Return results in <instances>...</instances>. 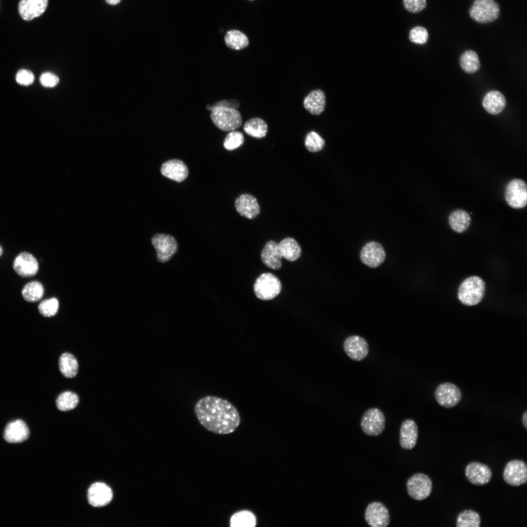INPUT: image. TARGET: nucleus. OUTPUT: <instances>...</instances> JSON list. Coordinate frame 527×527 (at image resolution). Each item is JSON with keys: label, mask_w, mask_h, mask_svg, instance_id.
Returning <instances> with one entry per match:
<instances>
[{"label": "nucleus", "mask_w": 527, "mask_h": 527, "mask_svg": "<svg viewBox=\"0 0 527 527\" xmlns=\"http://www.w3.org/2000/svg\"><path fill=\"white\" fill-rule=\"evenodd\" d=\"M482 104L485 110L492 115L500 113L506 105V100L504 95L496 90L488 92L484 97Z\"/></svg>", "instance_id": "393cba45"}, {"label": "nucleus", "mask_w": 527, "mask_h": 527, "mask_svg": "<svg viewBox=\"0 0 527 527\" xmlns=\"http://www.w3.org/2000/svg\"><path fill=\"white\" fill-rule=\"evenodd\" d=\"M256 525L254 514L248 510H242L234 513L230 520L231 527H254Z\"/></svg>", "instance_id": "2f4dec72"}, {"label": "nucleus", "mask_w": 527, "mask_h": 527, "mask_svg": "<svg viewBox=\"0 0 527 527\" xmlns=\"http://www.w3.org/2000/svg\"><path fill=\"white\" fill-rule=\"evenodd\" d=\"M243 128L247 135L256 139L264 138L268 131L266 122L259 117L252 118L246 121Z\"/></svg>", "instance_id": "cd10ccee"}, {"label": "nucleus", "mask_w": 527, "mask_h": 527, "mask_svg": "<svg viewBox=\"0 0 527 527\" xmlns=\"http://www.w3.org/2000/svg\"><path fill=\"white\" fill-rule=\"evenodd\" d=\"M434 395L437 403L446 408L454 407L462 399V393L459 388L449 382L439 385L435 391Z\"/></svg>", "instance_id": "9b49d317"}, {"label": "nucleus", "mask_w": 527, "mask_h": 527, "mask_svg": "<svg viewBox=\"0 0 527 527\" xmlns=\"http://www.w3.org/2000/svg\"><path fill=\"white\" fill-rule=\"evenodd\" d=\"M360 258L364 264L370 268H375L384 263L386 258V253L381 243L371 241L363 247L360 253Z\"/></svg>", "instance_id": "ddd939ff"}, {"label": "nucleus", "mask_w": 527, "mask_h": 527, "mask_svg": "<svg viewBox=\"0 0 527 527\" xmlns=\"http://www.w3.org/2000/svg\"><path fill=\"white\" fill-rule=\"evenodd\" d=\"M244 142V137L242 133L238 131H232L226 136L223 146L228 150H232L240 146Z\"/></svg>", "instance_id": "4c0bfd02"}, {"label": "nucleus", "mask_w": 527, "mask_h": 527, "mask_svg": "<svg viewBox=\"0 0 527 527\" xmlns=\"http://www.w3.org/2000/svg\"><path fill=\"white\" fill-rule=\"evenodd\" d=\"M367 524L371 527H386L390 521L387 508L380 502H373L366 507L364 514Z\"/></svg>", "instance_id": "9d476101"}, {"label": "nucleus", "mask_w": 527, "mask_h": 527, "mask_svg": "<svg viewBox=\"0 0 527 527\" xmlns=\"http://www.w3.org/2000/svg\"><path fill=\"white\" fill-rule=\"evenodd\" d=\"M161 171L164 177L178 182L184 180L188 174L186 165L183 162L177 159L170 160L164 162Z\"/></svg>", "instance_id": "4be33fe9"}, {"label": "nucleus", "mask_w": 527, "mask_h": 527, "mask_svg": "<svg viewBox=\"0 0 527 527\" xmlns=\"http://www.w3.org/2000/svg\"><path fill=\"white\" fill-rule=\"evenodd\" d=\"M87 498L89 504L95 507H102L111 501L113 493L106 484L97 482L92 484L88 490Z\"/></svg>", "instance_id": "dca6fc26"}, {"label": "nucleus", "mask_w": 527, "mask_h": 527, "mask_svg": "<svg viewBox=\"0 0 527 527\" xmlns=\"http://www.w3.org/2000/svg\"><path fill=\"white\" fill-rule=\"evenodd\" d=\"M29 430L23 421L18 419L9 423L4 431V438L10 443L22 442L29 437Z\"/></svg>", "instance_id": "412c9836"}, {"label": "nucleus", "mask_w": 527, "mask_h": 527, "mask_svg": "<svg viewBox=\"0 0 527 527\" xmlns=\"http://www.w3.org/2000/svg\"><path fill=\"white\" fill-rule=\"evenodd\" d=\"M253 288L255 294L258 299L267 301L274 299L280 293L282 284L274 274L264 273L257 278Z\"/></svg>", "instance_id": "7ed1b4c3"}, {"label": "nucleus", "mask_w": 527, "mask_h": 527, "mask_svg": "<svg viewBox=\"0 0 527 527\" xmlns=\"http://www.w3.org/2000/svg\"><path fill=\"white\" fill-rule=\"evenodd\" d=\"M385 419L383 412L377 408H371L364 413L361 420V427L367 435L377 436L385 428Z\"/></svg>", "instance_id": "6e6552de"}, {"label": "nucleus", "mask_w": 527, "mask_h": 527, "mask_svg": "<svg viewBox=\"0 0 527 527\" xmlns=\"http://www.w3.org/2000/svg\"><path fill=\"white\" fill-rule=\"evenodd\" d=\"M460 64L463 70L469 74L476 72L481 67L477 54L471 50H467L462 54L460 58Z\"/></svg>", "instance_id": "7c9ffc66"}, {"label": "nucleus", "mask_w": 527, "mask_h": 527, "mask_svg": "<svg viewBox=\"0 0 527 527\" xmlns=\"http://www.w3.org/2000/svg\"><path fill=\"white\" fill-rule=\"evenodd\" d=\"M16 80L20 84L27 86L31 85L34 82V76L31 71L23 69L17 72Z\"/></svg>", "instance_id": "a19ab883"}, {"label": "nucleus", "mask_w": 527, "mask_h": 527, "mask_svg": "<svg viewBox=\"0 0 527 527\" xmlns=\"http://www.w3.org/2000/svg\"><path fill=\"white\" fill-rule=\"evenodd\" d=\"M503 479L509 485L518 486L527 482V466L521 460H513L506 465L503 471Z\"/></svg>", "instance_id": "f8f14e48"}, {"label": "nucleus", "mask_w": 527, "mask_h": 527, "mask_svg": "<svg viewBox=\"0 0 527 527\" xmlns=\"http://www.w3.org/2000/svg\"></svg>", "instance_id": "de8ad7c7"}, {"label": "nucleus", "mask_w": 527, "mask_h": 527, "mask_svg": "<svg viewBox=\"0 0 527 527\" xmlns=\"http://www.w3.org/2000/svg\"><path fill=\"white\" fill-rule=\"evenodd\" d=\"M500 6L494 0H474L468 13L470 17L477 22L487 23L498 19Z\"/></svg>", "instance_id": "20e7f679"}, {"label": "nucleus", "mask_w": 527, "mask_h": 527, "mask_svg": "<svg viewBox=\"0 0 527 527\" xmlns=\"http://www.w3.org/2000/svg\"><path fill=\"white\" fill-rule=\"evenodd\" d=\"M210 118L213 123L224 131L234 130L242 124L241 115L235 109L222 107L215 108L211 110Z\"/></svg>", "instance_id": "39448f33"}, {"label": "nucleus", "mask_w": 527, "mask_h": 527, "mask_svg": "<svg viewBox=\"0 0 527 527\" xmlns=\"http://www.w3.org/2000/svg\"><path fill=\"white\" fill-rule=\"evenodd\" d=\"M44 294L42 285L39 282L33 281L27 284L22 290L24 299L30 303L37 302L41 299Z\"/></svg>", "instance_id": "f704fd0d"}, {"label": "nucleus", "mask_w": 527, "mask_h": 527, "mask_svg": "<svg viewBox=\"0 0 527 527\" xmlns=\"http://www.w3.org/2000/svg\"><path fill=\"white\" fill-rule=\"evenodd\" d=\"M326 97L324 92L321 89L311 91L305 97L303 104L305 109L314 115L321 114L324 110Z\"/></svg>", "instance_id": "b1692460"}, {"label": "nucleus", "mask_w": 527, "mask_h": 527, "mask_svg": "<svg viewBox=\"0 0 527 527\" xmlns=\"http://www.w3.org/2000/svg\"><path fill=\"white\" fill-rule=\"evenodd\" d=\"M485 290V284L480 277H470L465 279L460 284L458 297L464 305H475L483 299Z\"/></svg>", "instance_id": "f03ea898"}, {"label": "nucleus", "mask_w": 527, "mask_h": 527, "mask_svg": "<svg viewBox=\"0 0 527 527\" xmlns=\"http://www.w3.org/2000/svg\"><path fill=\"white\" fill-rule=\"evenodd\" d=\"M151 243L157 252V259L161 263L170 260L177 251L178 245L172 236L158 233L153 236Z\"/></svg>", "instance_id": "1a4fd4ad"}, {"label": "nucleus", "mask_w": 527, "mask_h": 527, "mask_svg": "<svg viewBox=\"0 0 527 527\" xmlns=\"http://www.w3.org/2000/svg\"><path fill=\"white\" fill-rule=\"evenodd\" d=\"M410 41L415 43L423 44L426 42L428 39L427 30L423 26H416L409 32Z\"/></svg>", "instance_id": "58836bf2"}, {"label": "nucleus", "mask_w": 527, "mask_h": 527, "mask_svg": "<svg viewBox=\"0 0 527 527\" xmlns=\"http://www.w3.org/2000/svg\"><path fill=\"white\" fill-rule=\"evenodd\" d=\"M41 85L46 87H53L59 82V78L51 72L42 73L40 78Z\"/></svg>", "instance_id": "79ce46f5"}, {"label": "nucleus", "mask_w": 527, "mask_h": 527, "mask_svg": "<svg viewBox=\"0 0 527 527\" xmlns=\"http://www.w3.org/2000/svg\"><path fill=\"white\" fill-rule=\"evenodd\" d=\"M106 2L112 5H115L119 4L122 0H105Z\"/></svg>", "instance_id": "a18cd8bd"}, {"label": "nucleus", "mask_w": 527, "mask_h": 527, "mask_svg": "<svg viewBox=\"0 0 527 527\" xmlns=\"http://www.w3.org/2000/svg\"><path fill=\"white\" fill-rule=\"evenodd\" d=\"M406 490L408 495L417 501L426 499L432 490V482L426 474L417 473L412 475L407 481Z\"/></svg>", "instance_id": "0eeeda50"}, {"label": "nucleus", "mask_w": 527, "mask_h": 527, "mask_svg": "<svg viewBox=\"0 0 527 527\" xmlns=\"http://www.w3.org/2000/svg\"><path fill=\"white\" fill-rule=\"evenodd\" d=\"M59 368L61 374L66 378H74L78 373V361L71 353H63L59 359Z\"/></svg>", "instance_id": "c85d7f7f"}, {"label": "nucleus", "mask_w": 527, "mask_h": 527, "mask_svg": "<svg viewBox=\"0 0 527 527\" xmlns=\"http://www.w3.org/2000/svg\"><path fill=\"white\" fill-rule=\"evenodd\" d=\"M194 410L200 423L215 434L231 433L237 429L241 422L236 407L228 401L216 396L201 398L196 404Z\"/></svg>", "instance_id": "f257e3e1"}, {"label": "nucleus", "mask_w": 527, "mask_h": 527, "mask_svg": "<svg viewBox=\"0 0 527 527\" xmlns=\"http://www.w3.org/2000/svg\"><path fill=\"white\" fill-rule=\"evenodd\" d=\"M505 200L510 207L519 209L527 204V186L520 179H514L507 184L505 191Z\"/></svg>", "instance_id": "423d86ee"}, {"label": "nucleus", "mask_w": 527, "mask_h": 527, "mask_svg": "<svg viewBox=\"0 0 527 527\" xmlns=\"http://www.w3.org/2000/svg\"><path fill=\"white\" fill-rule=\"evenodd\" d=\"M48 3V0H20L18 8L19 14L24 20H31L44 12Z\"/></svg>", "instance_id": "a211bd4d"}, {"label": "nucleus", "mask_w": 527, "mask_h": 527, "mask_svg": "<svg viewBox=\"0 0 527 527\" xmlns=\"http://www.w3.org/2000/svg\"><path fill=\"white\" fill-rule=\"evenodd\" d=\"M343 347L348 357L355 361L363 360L367 357L369 352L367 341L358 335L347 337L344 342Z\"/></svg>", "instance_id": "4468645a"}, {"label": "nucleus", "mask_w": 527, "mask_h": 527, "mask_svg": "<svg viewBox=\"0 0 527 527\" xmlns=\"http://www.w3.org/2000/svg\"><path fill=\"white\" fill-rule=\"evenodd\" d=\"M240 105L239 101L234 99L224 100L215 103L212 105H208L206 108L208 110H212L215 108L222 107L232 109H237Z\"/></svg>", "instance_id": "37998d69"}, {"label": "nucleus", "mask_w": 527, "mask_h": 527, "mask_svg": "<svg viewBox=\"0 0 527 527\" xmlns=\"http://www.w3.org/2000/svg\"><path fill=\"white\" fill-rule=\"evenodd\" d=\"M324 140L316 132H308L305 138L304 145L311 152H317L324 147Z\"/></svg>", "instance_id": "c9c22d12"}, {"label": "nucleus", "mask_w": 527, "mask_h": 527, "mask_svg": "<svg viewBox=\"0 0 527 527\" xmlns=\"http://www.w3.org/2000/svg\"><path fill=\"white\" fill-rule=\"evenodd\" d=\"M418 427L416 422L410 419L404 420L400 428L399 444L405 450H411L417 444Z\"/></svg>", "instance_id": "6ab92c4d"}, {"label": "nucleus", "mask_w": 527, "mask_h": 527, "mask_svg": "<svg viewBox=\"0 0 527 527\" xmlns=\"http://www.w3.org/2000/svg\"><path fill=\"white\" fill-rule=\"evenodd\" d=\"M278 248L282 257L290 262L296 261L301 255L300 244L291 237L286 238L278 243Z\"/></svg>", "instance_id": "bb28decb"}, {"label": "nucleus", "mask_w": 527, "mask_h": 527, "mask_svg": "<svg viewBox=\"0 0 527 527\" xmlns=\"http://www.w3.org/2000/svg\"><path fill=\"white\" fill-rule=\"evenodd\" d=\"M403 5L408 12L412 13H419L426 6V0H403Z\"/></svg>", "instance_id": "ea45409f"}, {"label": "nucleus", "mask_w": 527, "mask_h": 527, "mask_svg": "<svg viewBox=\"0 0 527 527\" xmlns=\"http://www.w3.org/2000/svg\"><path fill=\"white\" fill-rule=\"evenodd\" d=\"M13 268L19 275L23 277H29L37 274L39 270V264L37 259L31 254L23 252L19 254L15 259Z\"/></svg>", "instance_id": "f3484780"}, {"label": "nucleus", "mask_w": 527, "mask_h": 527, "mask_svg": "<svg viewBox=\"0 0 527 527\" xmlns=\"http://www.w3.org/2000/svg\"><path fill=\"white\" fill-rule=\"evenodd\" d=\"M264 264L268 268L277 270L282 267V257L278 248V243L271 240L264 246L261 255Z\"/></svg>", "instance_id": "5701e85b"}, {"label": "nucleus", "mask_w": 527, "mask_h": 527, "mask_svg": "<svg viewBox=\"0 0 527 527\" xmlns=\"http://www.w3.org/2000/svg\"><path fill=\"white\" fill-rule=\"evenodd\" d=\"M448 221L451 229L453 231L457 233H462L466 231L469 226L471 218L466 210L458 209L450 213Z\"/></svg>", "instance_id": "a878e982"}, {"label": "nucleus", "mask_w": 527, "mask_h": 527, "mask_svg": "<svg viewBox=\"0 0 527 527\" xmlns=\"http://www.w3.org/2000/svg\"><path fill=\"white\" fill-rule=\"evenodd\" d=\"M2 253V248L1 247V246H0V256L1 255Z\"/></svg>", "instance_id": "49530a36"}, {"label": "nucleus", "mask_w": 527, "mask_h": 527, "mask_svg": "<svg viewBox=\"0 0 527 527\" xmlns=\"http://www.w3.org/2000/svg\"><path fill=\"white\" fill-rule=\"evenodd\" d=\"M465 475L471 484L476 486H484L490 482L492 477V471L485 464L478 462H472L466 466Z\"/></svg>", "instance_id": "2eb2a0df"}, {"label": "nucleus", "mask_w": 527, "mask_h": 527, "mask_svg": "<svg viewBox=\"0 0 527 527\" xmlns=\"http://www.w3.org/2000/svg\"><path fill=\"white\" fill-rule=\"evenodd\" d=\"M237 212L242 216L252 219L260 213V207L257 199L249 194H243L239 196L235 202Z\"/></svg>", "instance_id": "aec40b11"}, {"label": "nucleus", "mask_w": 527, "mask_h": 527, "mask_svg": "<svg viewBox=\"0 0 527 527\" xmlns=\"http://www.w3.org/2000/svg\"><path fill=\"white\" fill-rule=\"evenodd\" d=\"M456 523L457 527H479L481 518L477 512L466 509L458 514Z\"/></svg>", "instance_id": "473e14b6"}, {"label": "nucleus", "mask_w": 527, "mask_h": 527, "mask_svg": "<svg viewBox=\"0 0 527 527\" xmlns=\"http://www.w3.org/2000/svg\"><path fill=\"white\" fill-rule=\"evenodd\" d=\"M522 424L526 429H527V411H526L522 416Z\"/></svg>", "instance_id": "c03bdc74"}, {"label": "nucleus", "mask_w": 527, "mask_h": 527, "mask_svg": "<svg viewBox=\"0 0 527 527\" xmlns=\"http://www.w3.org/2000/svg\"><path fill=\"white\" fill-rule=\"evenodd\" d=\"M79 402V398L77 394L70 391H65L58 396L56 403L59 410L67 411L75 408Z\"/></svg>", "instance_id": "72a5a7b5"}, {"label": "nucleus", "mask_w": 527, "mask_h": 527, "mask_svg": "<svg viewBox=\"0 0 527 527\" xmlns=\"http://www.w3.org/2000/svg\"><path fill=\"white\" fill-rule=\"evenodd\" d=\"M224 41L227 47L236 50L243 49L249 44L246 36L237 30L227 31L224 36Z\"/></svg>", "instance_id": "c756f323"}, {"label": "nucleus", "mask_w": 527, "mask_h": 527, "mask_svg": "<svg viewBox=\"0 0 527 527\" xmlns=\"http://www.w3.org/2000/svg\"><path fill=\"white\" fill-rule=\"evenodd\" d=\"M59 306L58 300L55 298H52L41 301L38 306V309L42 316L49 317L56 315Z\"/></svg>", "instance_id": "e433bc0d"}]
</instances>
